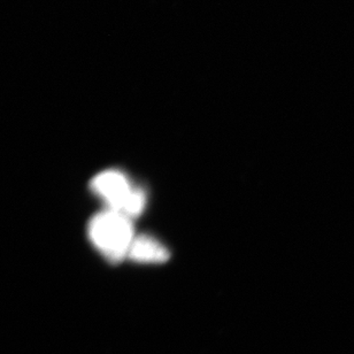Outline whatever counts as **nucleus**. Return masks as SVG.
Returning a JSON list of instances; mask_svg holds the SVG:
<instances>
[{
	"instance_id": "7ed1b4c3",
	"label": "nucleus",
	"mask_w": 354,
	"mask_h": 354,
	"mask_svg": "<svg viewBox=\"0 0 354 354\" xmlns=\"http://www.w3.org/2000/svg\"><path fill=\"white\" fill-rule=\"evenodd\" d=\"M171 257L169 250L152 236H137L130 246L128 258L142 263H166Z\"/></svg>"
},
{
	"instance_id": "f257e3e1",
	"label": "nucleus",
	"mask_w": 354,
	"mask_h": 354,
	"mask_svg": "<svg viewBox=\"0 0 354 354\" xmlns=\"http://www.w3.org/2000/svg\"><path fill=\"white\" fill-rule=\"evenodd\" d=\"M88 234L99 252L113 263L128 257L135 239L131 218L109 208L92 218Z\"/></svg>"
},
{
	"instance_id": "f03ea898",
	"label": "nucleus",
	"mask_w": 354,
	"mask_h": 354,
	"mask_svg": "<svg viewBox=\"0 0 354 354\" xmlns=\"http://www.w3.org/2000/svg\"><path fill=\"white\" fill-rule=\"evenodd\" d=\"M91 189L106 201L109 209L129 218L142 214L147 206V194L133 187L122 171H102L92 180Z\"/></svg>"
}]
</instances>
